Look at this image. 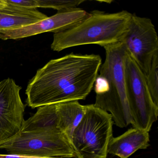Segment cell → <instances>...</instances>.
<instances>
[{"label":"cell","instance_id":"obj_11","mask_svg":"<svg viewBox=\"0 0 158 158\" xmlns=\"http://www.w3.org/2000/svg\"><path fill=\"white\" fill-rule=\"evenodd\" d=\"M149 132L138 128H130L110 141L108 153L120 158H128L139 149H146L149 146Z\"/></svg>","mask_w":158,"mask_h":158},{"label":"cell","instance_id":"obj_13","mask_svg":"<svg viewBox=\"0 0 158 158\" xmlns=\"http://www.w3.org/2000/svg\"><path fill=\"white\" fill-rule=\"evenodd\" d=\"M13 4L27 9H37V8L52 9L58 12L69 9L76 8L85 1H62V0H21L12 1Z\"/></svg>","mask_w":158,"mask_h":158},{"label":"cell","instance_id":"obj_12","mask_svg":"<svg viewBox=\"0 0 158 158\" xmlns=\"http://www.w3.org/2000/svg\"><path fill=\"white\" fill-rule=\"evenodd\" d=\"M55 104L57 127L70 142L74 131L85 114V105L80 104L78 101L65 102Z\"/></svg>","mask_w":158,"mask_h":158},{"label":"cell","instance_id":"obj_1","mask_svg":"<svg viewBox=\"0 0 158 158\" xmlns=\"http://www.w3.org/2000/svg\"><path fill=\"white\" fill-rule=\"evenodd\" d=\"M102 60L99 55L70 53L53 59L38 69L26 94L32 109L85 100L94 87Z\"/></svg>","mask_w":158,"mask_h":158},{"label":"cell","instance_id":"obj_10","mask_svg":"<svg viewBox=\"0 0 158 158\" xmlns=\"http://www.w3.org/2000/svg\"><path fill=\"white\" fill-rule=\"evenodd\" d=\"M37 9H27L0 0V32L35 23L48 17Z\"/></svg>","mask_w":158,"mask_h":158},{"label":"cell","instance_id":"obj_14","mask_svg":"<svg viewBox=\"0 0 158 158\" xmlns=\"http://www.w3.org/2000/svg\"><path fill=\"white\" fill-rule=\"evenodd\" d=\"M158 54L152 63L150 68L145 75L146 84L153 102L158 107Z\"/></svg>","mask_w":158,"mask_h":158},{"label":"cell","instance_id":"obj_7","mask_svg":"<svg viewBox=\"0 0 158 158\" xmlns=\"http://www.w3.org/2000/svg\"><path fill=\"white\" fill-rule=\"evenodd\" d=\"M120 41L144 75L158 54V38L151 19L132 14Z\"/></svg>","mask_w":158,"mask_h":158},{"label":"cell","instance_id":"obj_8","mask_svg":"<svg viewBox=\"0 0 158 158\" xmlns=\"http://www.w3.org/2000/svg\"><path fill=\"white\" fill-rule=\"evenodd\" d=\"M21 89L12 78L0 82V141L20 132L24 122L25 107L20 96Z\"/></svg>","mask_w":158,"mask_h":158},{"label":"cell","instance_id":"obj_5","mask_svg":"<svg viewBox=\"0 0 158 158\" xmlns=\"http://www.w3.org/2000/svg\"><path fill=\"white\" fill-rule=\"evenodd\" d=\"M7 154L44 157L76 158L69 139L58 129L18 132L0 141Z\"/></svg>","mask_w":158,"mask_h":158},{"label":"cell","instance_id":"obj_15","mask_svg":"<svg viewBox=\"0 0 158 158\" xmlns=\"http://www.w3.org/2000/svg\"><path fill=\"white\" fill-rule=\"evenodd\" d=\"M0 158H64L60 157H44L39 156H26V155H13V154H0Z\"/></svg>","mask_w":158,"mask_h":158},{"label":"cell","instance_id":"obj_6","mask_svg":"<svg viewBox=\"0 0 158 158\" xmlns=\"http://www.w3.org/2000/svg\"><path fill=\"white\" fill-rule=\"evenodd\" d=\"M125 75L131 124L134 128L149 132L158 119V107L151 97L145 75L127 52Z\"/></svg>","mask_w":158,"mask_h":158},{"label":"cell","instance_id":"obj_4","mask_svg":"<svg viewBox=\"0 0 158 158\" xmlns=\"http://www.w3.org/2000/svg\"><path fill=\"white\" fill-rule=\"evenodd\" d=\"M85 107V114L70 141L76 157L107 158L108 146L113 137L112 117L94 104Z\"/></svg>","mask_w":158,"mask_h":158},{"label":"cell","instance_id":"obj_2","mask_svg":"<svg viewBox=\"0 0 158 158\" xmlns=\"http://www.w3.org/2000/svg\"><path fill=\"white\" fill-rule=\"evenodd\" d=\"M104 62L102 64L94 87L96 107L110 112L114 124L120 128L132 123L125 75L127 52L121 41L103 47Z\"/></svg>","mask_w":158,"mask_h":158},{"label":"cell","instance_id":"obj_3","mask_svg":"<svg viewBox=\"0 0 158 158\" xmlns=\"http://www.w3.org/2000/svg\"><path fill=\"white\" fill-rule=\"evenodd\" d=\"M132 15L126 10L114 13L93 11L75 26L54 34L51 49L59 52L73 47L91 44L103 48L119 42Z\"/></svg>","mask_w":158,"mask_h":158},{"label":"cell","instance_id":"obj_9","mask_svg":"<svg viewBox=\"0 0 158 158\" xmlns=\"http://www.w3.org/2000/svg\"><path fill=\"white\" fill-rule=\"evenodd\" d=\"M89 14V13L77 8L57 12L54 15L35 23L0 32V39H21L46 32L56 34L63 32L81 23Z\"/></svg>","mask_w":158,"mask_h":158}]
</instances>
